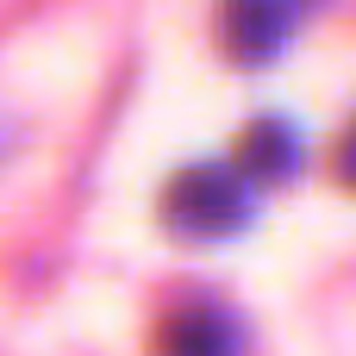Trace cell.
Returning <instances> with one entry per match:
<instances>
[{"instance_id":"1","label":"cell","mask_w":356,"mask_h":356,"mask_svg":"<svg viewBox=\"0 0 356 356\" xmlns=\"http://www.w3.org/2000/svg\"><path fill=\"white\" fill-rule=\"evenodd\" d=\"M163 219H169V232L200 238V244L232 238V232L250 219V181H244L238 169H219V163L188 169V175H175V188H169V200H163Z\"/></svg>"},{"instance_id":"5","label":"cell","mask_w":356,"mask_h":356,"mask_svg":"<svg viewBox=\"0 0 356 356\" xmlns=\"http://www.w3.org/2000/svg\"><path fill=\"white\" fill-rule=\"evenodd\" d=\"M338 169H344V181L356 188V125L344 131V150H338Z\"/></svg>"},{"instance_id":"4","label":"cell","mask_w":356,"mask_h":356,"mask_svg":"<svg viewBox=\"0 0 356 356\" xmlns=\"http://www.w3.org/2000/svg\"><path fill=\"white\" fill-rule=\"evenodd\" d=\"M238 144H244V150H238V163H244L250 188H257V181H282V175L300 163V131H294V125H282V119L250 125Z\"/></svg>"},{"instance_id":"2","label":"cell","mask_w":356,"mask_h":356,"mask_svg":"<svg viewBox=\"0 0 356 356\" xmlns=\"http://www.w3.org/2000/svg\"><path fill=\"white\" fill-rule=\"evenodd\" d=\"M238 319L213 300H188L169 307L156 325V356H238Z\"/></svg>"},{"instance_id":"3","label":"cell","mask_w":356,"mask_h":356,"mask_svg":"<svg viewBox=\"0 0 356 356\" xmlns=\"http://www.w3.org/2000/svg\"><path fill=\"white\" fill-rule=\"evenodd\" d=\"M294 13H300V0H225V13H219L225 50L238 63H269L282 50V38L294 31Z\"/></svg>"}]
</instances>
